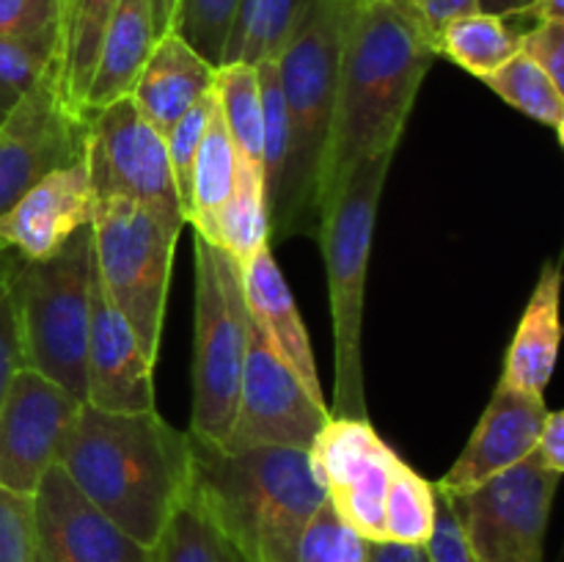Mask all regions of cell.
<instances>
[{
    "mask_svg": "<svg viewBox=\"0 0 564 562\" xmlns=\"http://www.w3.org/2000/svg\"><path fill=\"white\" fill-rule=\"evenodd\" d=\"M191 488L202 496L248 562H295L297 543L328 496L308 450H226L191 435Z\"/></svg>",
    "mask_w": 564,
    "mask_h": 562,
    "instance_id": "277c9868",
    "label": "cell"
},
{
    "mask_svg": "<svg viewBox=\"0 0 564 562\" xmlns=\"http://www.w3.org/2000/svg\"><path fill=\"white\" fill-rule=\"evenodd\" d=\"M94 196L86 154L39 180L0 215V242L22 259H44L91 224Z\"/></svg>",
    "mask_w": 564,
    "mask_h": 562,
    "instance_id": "e0dca14e",
    "label": "cell"
},
{
    "mask_svg": "<svg viewBox=\"0 0 564 562\" xmlns=\"http://www.w3.org/2000/svg\"><path fill=\"white\" fill-rule=\"evenodd\" d=\"M235 9L237 0H180L171 33L185 39L204 61L220 66Z\"/></svg>",
    "mask_w": 564,
    "mask_h": 562,
    "instance_id": "836d02e7",
    "label": "cell"
},
{
    "mask_svg": "<svg viewBox=\"0 0 564 562\" xmlns=\"http://www.w3.org/2000/svg\"><path fill=\"white\" fill-rule=\"evenodd\" d=\"M364 545L367 540L347 527L334 505L325 499L303 529L295 562H364Z\"/></svg>",
    "mask_w": 564,
    "mask_h": 562,
    "instance_id": "e575fe53",
    "label": "cell"
},
{
    "mask_svg": "<svg viewBox=\"0 0 564 562\" xmlns=\"http://www.w3.org/2000/svg\"><path fill=\"white\" fill-rule=\"evenodd\" d=\"M523 17H532L534 22H564V0H534Z\"/></svg>",
    "mask_w": 564,
    "mask_h": 562,
    "instance_id": "7dc6e473",
    "label": "cell"
},
{
    "mask_svg": "<svg viewBox=\"0 0 564 562\" xmlns=\"http://www.w3.org/2000/svg\"><path fill=\"white\" fill-rule=\"evenodd\" d=\"M94 268L110 303L158 361L176 237L127 198H99L91 215Z\"/></svg>",
    "mask_w": 564,
    "mask_h": 562,
    "instance_id": "ba28073f",
    "label": "cell"
},
{
    "mask_svg": "<svg viewBox=\"0 0 564 562\" xmlns=\"http://www.w3.org/2000/svg\"><path fill=\"white\" fill-rule=\"evenodd\" d=\"M400 463L402 457L397 452H389L361 477L328 496L341 521L356 529L364 540H386V494H389V483Z\"/></svg>",
    "mask_w": 564,
    "mask_h": 562,
    "instance_id": "1f68e13d",
    "label": "cell"
},
{
    "mask_svg": "<svg viewBox=\"0 0 564 562\" xmlns=\"http://www.w3.org/2000/svg\"><path fill=\"white\" fill-rule=\"evenodd\" d=\"M518 53L532 58L556 86L564 88V22H534L521 33Z\"/></svg>",
    "mask_w": 564,
    "mask_h": 562,
    "instance_id": "60d3db41",
    "label": "cell"
},
{
    "mask_svg": "<svg viewBox=\"0 0 564 562\" xmlns=\"http://www.w3.org/2000/svg\"><path fill=\"white\" fill-rule=\"evenodd\" d=\"M435 58V50L389 0H347L323 209L358 160L397 152Z\"/></svg>",
    "mask_w": 564,
    "mask_h": 562,
    "instance_id": "7a4b0ae2",
    "label": "cell"
},
{
    "mask_svg": "<svg viewBox=\"0 0 564 562\" xmlns=\"http://www.w3.org/2000/svg\"><path fill=\"white\" fill-rule=\"evenodd\" d=\"M248 309L242 270L218 246L196 235V314H193V408L196 439L226 446L240 395Z\"/></svg>",
    "mask_w": 564,
    "mask_h": 562,
    "instance_id": "52a82bcc",
    "label": "cell"
},
{
    "mask_svg": "<svg viewBox=\"0 0 564 562\" xmlns=\"http://www.w3.org/2000/svg\"><path fill=\"white\" fill-rule=\"evenodd\" d=\"M532 3L534 0H479V11L512 20V17L527 14V11L532 9Z\"/></svg>",
    "mask_w": 564,
    "mask_h": 562,
    "instance_id": "f6af8a7d",
    "label": "cell"
},
{
    "mask_svg": "<svg viewBox=\"0 0 564 562\" xmlns=\"http://www.w3.org/2000/svg\"><path fill=\"white\" fill-rule=\"evenodd\" d=\"M237 174V149L226 132L224 119L218 114V99L209 116L207 132L198 143L196 160L191 169V193H187L185 224L196 226L207 220L220 204L229 198Z\"/></svg>",
    "mask_w": 564,
    "mask_h": 562,
    "instance_id": "f1b7e54d",
    "label": "cell"
},
{
    "mask_svg": "<svg viewBox=\"0 0 564 562\" xmlns=\"http://www.w3.org/2000/svg\"><path fill=\"white\" fill-rule=\"evenodd\" d=\"M485 86L499 94L510 108L540 121L564 141V94L562 88L523 53H516L494 75L482 77Z\"/></svg>",
    "mask_w": 564,
    "mask_h": 562,
    "instance_id": "f546056e",
    "label": "cell"
},
{
    "mask_svg": "<svg viewBox=\"0 0 564 562\" xmlns=\"http://www.w3.org/2000/svg\"><path fill=\"white\" fill-rule=\"evenodd\" d=\"M347 0H317L279 55L286 116V158L275 196L268 202L270 242L317 237L336 127L341 14Z\"/></svg>",
    "mask_w": 564,
    "mask_h": 562,
    "instance_id": "3957f363",
    "label": "cell"
},
{
    "mask_svg": "<svg viewBox=\"0 0 564 562\" xmlns=\"http://www.w3.org/2000/svg\"><path fill=\"white\" fill-rule=\"evenodd\" d=\"M36 562H39V560H36Z\"/></svg>",
    "mask_w": 564,
    "mask_h": 562,
    "instance_id": "c3c4849f",
    "label": "cell"
},
{
    "mask_svg": "<svg viewBox=\"0 0 564 562\" xmlns=\"http://www.w3.org/2000/svg\"><path fill=\"white\" fill-rule=\"evenodd\" d=\"M215 99L237 158L262 165V88L259 69L248 64H224L215 69Z\"/></svg>",
    "mask_w": 564,
    "mask_h": 562,
    "instance_id": "83f0119b",
    "label": "cell"
},
{
    "mask_svg": "<svg viewBox=\"0 0 564 562\" xmlns=\"http://www.w3.org/2000/svg\"><path fill=\"white\" fill-rule=\"evenodd\" d=\"M55 463L119 529L152 545L191 490V433L154 411L108 413L83 402Z\"/></svg>",
    "mask_w": 564,
    "mask_h": 562,
    "instance_id": "6da1fadb",
    "label": "cell"
},
{
    "mask_svg": "<svg viewBox=\"0 0 564 562\" xmlns=\"http://www.w3.org/2000/svg\"><path fill=\"white\" fill-rule=\"evenodd\" d=\"M240 270L248 314L257 320L262 334L268 336L270 347L279 353L281 361L301 380L303 389L317 402H325L317 361H314L312 353V339H308V331L303 325L301 312H297L295 298H292L284 273L275 264L270 246L253 253L246 264H240Z\"/></svg>",
    "mask_w": 564,
    "mask_h": 562,
    "instance_id": "ac0fdd59",
    "label": "cell"
},
{
    "mask_svg": "<svg viewBox=\"0 0 564 562\" xmlns=\"http://www.w3.org/2000/svg\"><path fill=\"white\" fill-rule=\"evenodd\" d=\"M91 284V224L44 259H25L14 284L25 369L44 375L80 402H86Z\"/></svg>",
    "mask_w": 564,
    "mask_h": 562,
    "instance_id": "8992f818",
    "label": "cell"
},
{
    "mask_svg": "<svg viewBox=\"0 0 564 562\" xmlns=\"http://www.w3.org/2000/svg\"><path fill=\"white\" fill-rule=\"evenodd\" d=\"M39 562H149V549L116 527L53 463L31 496Z\"/></svg>",
    "mask_w": 564,
    "mask_h": 562,
    "instance_id": "5bb4252c",
    "label": "cell"
},
{
    "mask_svg": "<svg viewBox=\"0 0 564 562\" xmlns=\"http://www.w3.org/2000/svg\"><path fill=\"white\" fill-rule=\"evenodd\" d=\"M328 419L330 408L303 389L301 380L270 347L257 320L248 314L240 395H237V411L226 450H248V446L308 450Z\"/></svg>",
    "mask_w": 564,
    "mask_h": 562,
    "instance_id": "8fae6325",
    "label": "cell"
},
{
    "mask_svg": "<svg viewBox=\"0 0 564 562\" xmlns=\"http://www.w3.org/2000/svg\"><path fill=\"white\" fill-rule=\"evenodd\" d=\"M532 461L549 472H564V411H549L538 433Z\"/></svg>",
    "mask_w": 564,
    "mask_h": 562,
    "instance_id": "7bdbcfd3",
    "label": "cell"
},
{
    "mask_svg": "<svg viewBox=\"0 0 564 562\" xmlns=\"http://www.w3.org/2000/svg\"><path fill=\"white\" fill-rule=\"evenodd\" d=\"M61 0H0V33L31 36L58 31Z\"/></svg>",
    "mask_w": 564,
    "mask_h": 562,
    "instance_id": "b9f144b4",
    "label": "cell"
},
{
    "mask_svg": "<svg viewBox=\"0 0 564 562\" xmlns=\"http://www.w3.org/2000/svg\"><path fill=\"white\" fill-rule=\"evenodd\" d=\"M55 47H58V31L31 33V36L0 33V121L47 72L55 61Z\"/></svg>",
    "mask_w": 564,
    "mask_h": 562,
    "instance_id": "d6a6232c",
    "label": "cell"
},
{
    "mask_svg": "<svg viewBox=\"0 0 564 562\" xmlns=\"http://www.w3.org/2000/svg\"><path fill=\"white\" fill-rule=\"evenodd\" d=\"M394 152L358 160L330 193L317 240L328 275L334 320V408L330 417L369 419L364 383V295L378 207Z\"/></svg>",
    "mask_w": 564,
    "mask_h": 562,
    "instance_id": "5b68a950",
    "label": "cell"
},
{
    "mask_svg": "<svg viewBox=\"0 0 564 562\" xmlns=\"http://www.w3.org/2000/svg\"><path fill=\"white\" fill-rule=\"evenodd\" d=\"M560 477L529 457L477 488L446 494L477 562H543Z\"/></svg>",
    "mask_w": 564,
    "mask_h": 562,
    "instance_id": "30bf717a",
    "label": "cell"
},
{
    "mask_svg": "<svg viewBox=\"0 0 564 562\" xmlns=\"http://www.w3.org/2000/svg\"><path fill=\"white\" fill-rule=\"evenodd\" d=\"M25 259L9 246L0 242V402L11 378L20 369H25L22 356V331H20V309H17V273Z\"/></svg>",
    "mask_w": 564,
    "mask_h": 562,
    "instance_id": "d590c367",
    "label": "cell"
},
{
    "mask_svg": "<svg viewBox=\"0 0 564 562\" xmlns=\"http://www.w3.org/2000/svg\"><path fill=\"white\" fill-rule=\"evenodd\" d=\"M314 3L317 0H237L220 66H259L264 61H279L308 20Z\"/></svg>",
    "mask_w": 564,
    "mask_h": 562,
    "instance_id": "603a6c76",
    "label": "cell"
},
{
    "mask_svg": "<svg viewBox=\"0 0 564 562\" xmlns=\"http://www.w3.org/2000/svg\"><path fill=\"white\" fill-rule=\"evenodd\" d=\"M391 450L369 419L330 417L308 446L314 477L325 488V496L336 494L369 466L383 461Z\"/></svg>",
    "mask_w": 564,
    "mask_h": 562,
    "instance_id": "d4e9b609",
    "label": "cell"
},
{
    "mask_svg": "<svg viewBox=\"0 0 564 562\" xmlns=\"http://www.w3.org/2000/svg\"><path fill=\"white\" fill-rule=\"evenodd\" d=\"M154 364L135 331L110 303L97 268L91 284V320L86 345V402L108 413L154 411Z\"/></svg>",
    "mask_w": 564,
    "mask_h": 562,
    "instance_id": "9a60e30c",
    "label": "cell"
},
{
    "mask_svg": "<svg viewBox=\"0 0 564 562\" xmlns=\"http://www.w3.org/2000/svg\"><path fill=\"white\" fill-rule=\"evenodd\" d=\"M149 3H152V20H154V33H158V39L165 36V33H171L180 0H149Z\"/></svg>",
    "mask_w": 564,
    "mask_h": 562,
    "instance_id": "bcb514c9",
    "label": "cell"
},
{
    "mask_svg": "<svg viewBox=\"0 0 564 562\" xmlns=\"http://www.w3.org/2000/svg\"><path fill=\"white\" fill-rule=\"evenodd\" d=\"M193 231L229 253L237 264H246L253 253L270 246L262 165L237 158V174L229 198L207 220L193 226Z\"/></svg>",
    "mask_w": 564,
    "mask_h": 562,
    "instance_id": "7402d4cb",
    "label": "cell"
},
{
    "mask_svg": "<svg viewBox=\"0 0 564 562\" xmlns=\"http://www.w3.org/2000/svg\"><path fill=\"white\" fill-rule=\"evenodd\" d=\"M154 42L158 33H154L152 3L119 0L99 42L91 80L83 97V114H94L116 99L130 97Z\"/></svg>",
    "mask_w": 564,
    "mask_h": 562,
    "instance_id": "ffe728a7",
    "label": "cell"
},
{
    "mask_svg": "<svg viewBox=\"0 0 564 562\" xmlns=\"http://www.w3.org/2000/svg\"><path fill=\"white\" fill-rule=\"evenodd\" d=\"M88 114L66 105L58 61L0 121V215L39 180L86 154Z\"/></svg>",
    "mask_w": 564,
    "mask_h": 562,
    "instance_id": "7c38bea8",
    "label": "cell"
},
{
    "mask_svg": "<svg viewBox=\"0 0 564 562\" xmlns=\"http://www.w3.org/2000/svg\"><path fill=\"white\" fill-rule=\"evenodd\" d=\"M560 264H545L505 358L501 383L510 389L543 397L560 353Z\"/></svg>",
    "mask_w": 564,
    "mask_h": 562,
    "instance_id": "44dd1931",
    "label": "cell"
},
{
    "mask_svg": "<svg viewBox=\"0 0 564 562\" xmlns=\"http://www.w3.org/2000/svg\"><path fill=\"white\" fill-rule=\"evenodd\" d=\"M215 69L218 66L204 61L185 39L165 33L154 42L130 99L138 114L165 138L204 94L213 91Z\"/></svg>",
    "mask_w": 564,
    "mask_h": 562,
    "instance_id": "d6986e66",
    "label": "cell"
},
{
    "mask_svg": "<svg viewBox=\"0 0 564 562\" xmlns=\"http://www.w3.org/2000/svg\"><path fill=\"white\" fill-rule=\"evenodd\" d=\"M215 110V88L209 94H204L180 121L169 130L165 136V152H169L171 174H174L176 191H180L182 209L187 213V193H191V169L193 160H196L198 143H202L204 132H207L209 116Z\"/></svg>",
    "mask_w": 564,
    "mask_h": 562,
    "instance_id": "8d00e7d4",
    "label": "cell"
},
{
    "mask_svg": "<svg viewBox=\"0 0 564 562\" xmlns=\"http://www.w3.org/2000/svg\"><path fill=\"white\" fill-rule=\"evenodd\" d=\"M83 402L33 369L11 378L0 402V490L33 496Z\"/></svg>",
    "mask_w": 564,
    "mask_h": 562,
    "instance_id": "4fadbf2b",
    "label": "cell"
},
{
    "mask_svg": "<svg viewBox=\"0 0 564 562\" xmlns=\"http://www.w3.org/2000/svg\"><path fill=\"white\" fill-rule=\"evenodd\" d=\"M119 0H61L58 11V86L66 105L83 114L88 80H91L94 61L105 25L113 14Z\"/></svg>",
    "mask_w": 564,
    "mask_h": 562,
    "instance_id": "cb8c5ba5",
    "label": "cell"
},
{
    "mask_svg": "<svg viewBox=\"0 0 564 562\" xmlns=\"http://www.w3.org/2000/svg\"><path fill=\"white\" fill-rule=\"evenodd\" d=\"M86 169L94 202L127 198L180 240L185 209L171 174L165 138L138 114L130 97L88 114Z\"/></svg>",
    "mask_w": 564,
    "mask_h": 562,
    "instance_id": "9c48e42d",
    "label": "cell"
},
{
    "mask_svg": "<svg viewBox=\"0 0 564 562\" xmlns=\"http://www.w3.org/2000/svg\"><path fill=\"white\" fill-rule=\"evenodd\" d=\"M518 44H521V33L512 31L510 20L485 14V11H471V14L452 20L441 31L435 53L438 58L444 55L468 75L482 80L518 53Z\"/></svg>",
    "mask_w": 564,
    "mask_h": 562,
    "instance_id": "4316f807",
    "label": "cell"
},
{
    "mask_svg": "<svg viewBox=\"0 0 564 562\" xmlns=\"http://www.w3.org/2000/svg\"><path fill=\"white\" fill-rule=\"evenodd\" d=\"M0 562H36L31 496L0 490Z\"/></svg>",
    "mask_w": 564,
    "mask_h": 562,
    "instance_id": "74e56055",
    "label": "cell"
},
{
    "mask_svg": "<svg viewBox=\"0 0 564 562\" xmlns=\"http://www.w3.org/2000/svg\"><path fill=\"white\" fill-rule=\"evenodd\" d=\"M389 3L416 28L419 36L433 50L438 44L441 31L452 20H457L463 14H471V11H479V0H389Z\"/></svg>",
    "mask_w": 564,
    "mask_h": 562,
    "instance_id": "f35d334b",
    "label": "cell"
},
{
    "mask_svg": "<svg viewBox=\"0 0 564 562\" xmlns=\"http://www.w3.org/2000/svg\"><path fill=\"white\" fill-rule=\"evenodd\" d=\"M364 562H430L424 545L394 543V540H367Z\"/></svg>",
    "mask_w": 564,
    "mask_h": 562,
    "instance_id": "ee69618b",
    "label": "cell"
},
{
    "mask_svg": "<svg viewBox=\"0 0 564 562\" xmlns=\"http://www.w3.org/2000/svg\"><path fill=\"white\" fill-rule=\"evenodd\" d=\"M149 562H248L196 490H187L163 532L149 545Z\"/></svg>",
    "mask_w": 564,
    "mask_h": 562,
    "instance_id": "484cf974",
    "label": "cell"
},
{
    "mask_svg": "<svg viewBox=\"0 0 564 562\" xmlns=\"http://www.w3.org/2000/svg\"><path fill=\"white\" fill-rule=\"evenodd\" d=\"M424 551L430 562H477L460 527V518L452 510L444 490L438 488H435V527L424 543Z\"/></svg>",
    "mask_w": 564,
    "mask_h": 562,
    "instance_id": "ab89813d",
    "label": "cell"
},
{
    "mask_svg": "<svg viewBox=\"0 0 564 562\" xmlns=\"http://www.w3.org/2000/svg\"><path fill=\"white\" fill-rule=\"evenodd\" d=\"M545 413V397L523 395L499 380L460 457L435 485L444 494H463L529 461Z\"/></svg>",
    "mask_w": 564,
    "mask_h": 562,
    "instance_id": "2e32d148",
    "label": "cell"
},
{
    "mask_svg": "<svg viewBox=\"0 0 564 562\" xmlns=\"http://www.w3.org/2000/svg\"><path fill=\"white\" fill-rule=\"evenodd\" d=\"M435 527V485L405 461L397 466L386 494V540L424 545Z\"/></svg>",
    "mask_w": 564,
    "mask_h": 562,
    "instance_id": "4dcf8cb0",
    "label": "cell"
}]
</instances>
